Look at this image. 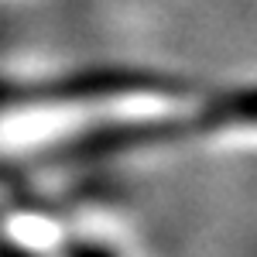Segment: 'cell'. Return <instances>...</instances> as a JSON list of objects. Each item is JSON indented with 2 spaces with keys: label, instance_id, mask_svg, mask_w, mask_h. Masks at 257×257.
I'll use <instances>...</instances> for the list:
<instances>
[{
  "label": "cell",
  "instance_id": "cell-1",
  "mask_svg": "<svg viewBox=\"0 0 257 257\" xmlns=\"http://www.w3.org/2000/svg\"><path fill=\"white\" fill-rule=\"evenodd\" d=\"M257 123V89L247 93H230L219 96L206 106H199L185 117H165V120H144L138 127H123V131H110L99 134L96 141L82 144V151H117V148H138V144H168V141H185V138H202V134H216V131H230V127H247Z\"/></svg>",
  "mask_w": 257,
  "mask_h": 257
},
{
  "label": "cell",
  "instance_id": "cell-2",
  "mask_svg": "<svg viewBox=\"0 0 257 257\" xmlns=\"http://www.w3.org/2000/svg\"><path fill=\"white\" fill-rule=\"evenodd\" d=\"M175 93V82L151 79V76H82L69 82H45V86H0V106H72V103H113L134 96H161Z\"/></svg>",
  "mask_w": 257,
  "mask_h": 257
}]
</instances>
